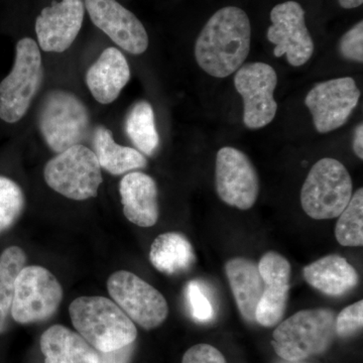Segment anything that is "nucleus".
I'll return each mask as SVG.
<instances>
[{"mask_svg": "<svg viewBox=\"0 0 363 363\" xmlns=\"http://www.w3.org/2000/svg\"><path fill=\"white\" fill-rule=\"evenodd\" d=\"M252 44V25L245 11L236 6L219 9L209 18L195 44V58L203 71L226 78L247 60Z\"/></svg>", "mask_w": 363, "mask_h": 363, "instance_id": "nucleus-1", "label": "nucleus"}, {"mask_svg": "<svg viewBox=\"0 0 363 363\" xmlns=\"http://www.w3.org/2000/svg\"><path fill=\"white\" fill-rule=\"evenodd\" d=\"M69 313L76 330L98 352L124 350L138 337L135 323L111 298L79 297Z\"/></svg>", "mask_w": 363, "mask_h": 363, "instance_id": "nucleus-2", "label": "nucleus"}, {"mask_svg": "<svg viewBox=\"0 0 363 363\" xmlns=\"http://www.w3.org/2000/svg\"><path fill=\"white\" fill-rule=\"evenodd\" d=\"M335 320V313L326 308L298 311L279 322L272 333V348L279 358L290 362L322 354L337 336Z\"/></svg>", "mask_w": 363, "mask_h": 363, "instance_id": "nucleus-3", "label": "nucleus"}, {"mask_svg": "<svg viewBox=\"0 0 363 363\" xmlns=\"http://www.w3.org/2000/svg\"><path fill=\"white\" fill-rule=\"evenodd\" d=\"M353 194L352 179L340 162L331 157L318 161L301 190V205L310 218L333 219L342 213Z\"/></svg>", "mask_w": 363, "mask_h": 363, "instance_id": "nucleus-4", "label": "nucleus"}, {"mask_svg": "<svg viewBox=\"0 0 363 363\" xmlns=\"http://www.w3.org/2000/svg\"><path fill=\"white\" fill-rule=\"evenodd\" d=\"M44 81V67L37 43L18 40L11 73L0 82V119L16 123L26 116Z\"/></svg>", "mask_w": 363, "mask_h": 363, "instance_id": "nucleus-5", "label": "nucleus"}, {"mask_svg": "<svg viewBox=\"0 0 363 363\" xmlns=\"http://www.w3.org/2000/svg\"><path fill=\"white\" fill-rule=\"evenodd\" d=\"M38 123L48 147L60 154L84 142L89 133L90 114L75 94L56 89L43 100Z\"/></svg>", "mask_w": 363, "mask_h": 363, "instance_id": "nucleus-6", "label": "nucleus"}, {"mask_svg": "<svg viewBox=\"0 0 363 363\" xmlns=\"http://www.w3.org/2000/svg\"><path fill=\"white\" fill-rule=\"evenodd\" d=\"M44 178L52 190L76 201L96 197L104 182L96 155L83 145H73L50 160Z\"/></svg>", "mask_w": 363, "mask_h": 363, "instance_id": "nucleus-7", "label": "nucleus"}, {"mask_svg": "<svg viewBox=\"0 0 363 363\" xmlns=\"http://www.w3.org/2000/svg\"><path fill=\"white\" fill-rule=\"evenodd\" d=\"M62 300L63 288L49 269L25 267L16 278L11 318L21 325L45 321L58 311Z\"/></svg>", "mask_w": 363, "mask_h": 363, "instance_id": "nucleus-8", "label": "nucleus"}, {"mask_svg": "<svg viewBox=\"0 0 363 363\" xmlns=\"http://www.w3.org/2000/svg\"><path fill=\"white\" fill-rule=\"evenodd\" d=\"M107 289L113 302L145 330L157 328L168 318L166 298L133 272H114L107 281Z\"/></svg>", "mask_w": 363, "mask_h": 363, "instance_id": "nucleus-9", "label": "nucleus"}, {"mask_svg": "<svg viewBox=\"0 0 363 363\" xmlns=\"http://www.w3.org/2000/svg\"><path fill=\"white\" fill-rule=\"evenodd\" d=\"M235 89L243 98V123L250 130H259L272 123L278 111L274 98L278 85L277 72L269 64L250 63L236 71Z\"/></svg>", "mask_w": 363, "mask_h": 363, "instance_id": "nucleus-10", "label": "nucleus"}, {"mask_svg": "<svg viewBox=\"0 0 363 363\" xmlns=\"http://www.w3.org/2000/svg\"><path fill=\"white\" fill-rule=\"evenodd\" d=\"M215 186L221 201L240 210L253 207L259 194V179L250 157L233 147L218 150Z\"/></svg>", "mask_w": 363, "mask_h": 363, "instance_id": "nucleus-11", "label": "nucleus"}, {"mask_svg": "<svg viewBox=\"0 0 363 363\" xmlns=\"http://www.w3.org/2000/svg\"><path fill=\"white\" fill-rule=\"evenodd\" d=\"M359 98L360 91L352 78L331 79L315 85L308 92L305 104L318 133H328L347 123Z\"/></svg>", "mask_w": 363, "mask_h": 363, "instance_id": "nucleus-12", "label": "nucleus"}, {"mask_svg": "<svg viewBox=\"0 0 363 363\" xmlns=\"http://www.w3.org/2000/svg\"><path fill=\"white\" fill-rule=\"evenodd\" d=\"M271 21L267 40L276 45L274 56L281 58L286 55L293 67L307 63L314 52V42L306 26L302 6L293 0L279 4L272 9Z\"/></svg>", "mask_w": 363, "mask_h": 363, "instance_id": "nucleus-13", "label": "nucleus"}, {"mask_svg": "<svg viewBox=\"0 0 363 363\" xmlns=\"http://www.w3.org/2000/svg\"><path fill=\"white\" fill-rule=\"evenodd\" d=\"M91 21L112 42L131 55L143 54L149 35L142 21L116 0H85Z\"/></svg>", "mask_w": 363, "mask_h": 363, "instance_id": "nucleus-14", "label": "nucleus"}, {"mask_svg": "<svg viewBox=\"0 0 363 363\" xmlns=\"http://www.w3.org/2000/svg\"><path fill=\"white\" fill-rule=\"evenodd\" d=\"M83 0L52 1L35 20V33L43 51L63 52L75 42L84 20Z\"/></svg>", "mask_w": 363, "mask_h": 363, "instance_id": "nucleus-15", "label": "nucleus"}, {"mask_svg": "<svg viewBox=\"0 0 363 363\" xmlns=\"http://www.w3.org/2000/svg\"><path fill=\"white\" fill-rule=\"evenodd\" d=\"M257 266L264 291L255 311V322L269 328L281 322L285 315L292 267L285 257L276 252L264 253Z\"/></svg>", "mask_w": 363, "mask_h": 363, "instance_id": "nucleus-16", "label": "nucleus"}, {"mask_svg": "<svg viewBox=\"0 0 363 363\" xmlns=\"http://www.w3.org/2000/svg\"><path fill=\"white\" fill-rule=\"evenodd\" d=\"M124 216L140 227L156 225L160 216L157 186L152 177L130 172L119 184Z\"/></svg>", "mask_w": 363, "mask_h": 363, "instance_id": "nucleus-17", "label": "nucleus"}, {"mask_svg": "<svg viewBox=\"0 0 363 363\" xmlns=\"http://www.w3.org/2000/svg\"><path fill=\"white\" fill-rule=\"evenodd\" d=\"M130 79L128 60L116 48H107L86 74V84L100 104L116 101Z\"/></svg>", "mask_w": 363, "mask_h": 363, "instance_id": "nucleus-18", "label": "nucleus"}, {"mask_svg": "<svg viewBox=\"0 0 363 363\" xmlns=\"http://www.w3.org/2000/svg\"><path fill=\"white\" fill-rule=\"evenodd\" d=\"M303 278L325 295H345L359 283L357 269L338 255H326L303 269Z\"/></svg>", "mask_w": 363, "mask_h": 363, "instance_id": "nucleus-19", "label": "nucleus"}, {"mask_svg": "<svg viewBox=\"0 0 363 363\" xmlns=\"http://www.w3.org/2000/svg\"><path fill=\"white\" fill-rule=\"evenodd\" d=\"M225 274L241 316L255 323V311L264 291L259 266L252 259L234 257L226 262Z\"/></svg>", "mask_w": 363, "mask_h": 363, "instance_id": "nucleus-20", "label": "nucleus"}, {"mask_svg": "<svg viewBox=\"0 0 363 363\" xmlns=\"http://www.w3.org/2000/svg\"><path fill=\"white\" fill-rule=\"evenodd\" d=\"M40 350L45 363H100L101 357L82 336L62 325H54L43 333Z\"/></svg>", "mask_w": 363, "mask_h": 363, "instance_id": "nucleus-21", "label": "nucleus"}, {"mask_svg": "<svg viewBox=\"0 0 363 363\" xmlns=\"http://www.w3.org/2000/svg\"><path fill=\"white\" fill-rule=\"evenodd\" d=\"M93 147L100 167L111 175H123L147 166L142 152L114 142L111 130L104 126H98L94 130Z\"/></svg>", "mask_w": 363, "mask_h": 363, "instance_id": "nucleus-22", "label": "nucleus"}, {"mask_svg": "<svg viewBox=\"0 0 363 363\" xmlns=\"http://www.w3.org/2000/svg\"><path fill=\"white\" fill-rule=\"evenodd\" d=\"M195 259L192 245L183 233L160 234L150 247V260L152 266L168 276L187 272Z\"/></svg>", "mask_w": 363, "mask_h": 363, "instance_id": "nucleus-23", "label": "nucleus"}, {"mask_svg": "<svg viewBox=\"0 0 363 363\" xmlns=\"http://www.w3.org/2000/svg\"><path fill=\"white\" fill-rule=\"evenodd\" d=\"M125 131L138 152L154 156L160 145V136L150 102L140 100L131 107L126 116Z\"/></svg>", "mask_w": 363, "mask_h": 363, "instance_id": "nucleus-24", "label": "nucleus"}, {"mask_svg": "<svg viewBox=\"0 0 363 363\" xmlns=\"http://www.w3.org/2000/svg\"><path fill=\"white\" fill-rule=\"evenodd\" d=\"M26 264V255L23 248L7 247L0 255V334L9 328L16 278Z\"/></svg>", "mask_w": 363, "mask_h": 363, "instance_id": "nucleus-25", "label": "nucleus"}, {"mask_svg": "<svg viewBox=\"0 0 363 363\" xmlns=\"http://www.w3.org/2000/svg\"><path fill=\"white\" fill-rule=\"evenodd\" d=\"M335 238L339 245L347 247L363 245V189L353 193L350 203L339 215Z\"/></svg>", "mask_w": 363, "mask_h": 363, "instance_id": "nucleus-26", "label": "nucleus"}, {"mask_svg": "<svg viewBox=\"0 0 363 363\" xmlns=\"http://www.w3.org/2000/svg\"><path fill=\"white\" fill-rule=\"evenodd\" d=\"M26 198L18 184L0 176V234L14 225L23 214Z\"/></svg>", "mask_w": 363, "mask_h": 363, "instance_id": "nucleus-27", "label": "nucleus"}, {"mask_svg": "<svg viewBox=\"0 0 363 363\" xmlns=\"http://www.w3.org/2000/svg\"><path fill=\"white\" fill-rule=\"evenodd\" d=\"M363 326V301L347 306L336 315L335 330L339 337L347 338L362 330Z\"/></svg>", "mask_w": 363, "mask_h": 363, "instance_id": "nucleus-28", "label": "nucleus"}, {"mask_svg": "<svg viewBox=\"0 0 363 363\" xmlns=\"http://www.w3.org/2000/svg\"><path fill=\"white\" fill-rule=\"evenodd\" d=\"M187 295L191 314L197 321L208 322L213 318L214 310L211 302L198 281H190L187 286Z\"/></svg>", "mask_w": 363, "mask_h": 363, "instance_id": "nucleus-29", "label": "nucleus"}, {"mask_svg": "<svg viewBox=\"0 0 363 363\" xmlns=\"http://www.w3.org/2000/svg\"><path fill=\"white\" fill-rule=\"evenodd\" d=\"M339 52L350 61L363 62V23L360 21L341 38Z\"/></svg>", "mask_w": 363, "mask_h": 363, "instance_id": "nucleus-30", "label": "nucleus"}, {"mask_svg": "<svg viewBox=\"0 0 363 363\" xmlns=\"http://www.w3.org/2000/svg\"><path fill=\"white\" fill-rule=\"evenodd\" d=\"M182 363H227L220 351L209 344H197L186 351Z\"/></svg>", "mask_w": 363, "mask_h": 363, "instance_id": "nucleus-31", "label": "nucleus"}, {"mask_svg": "<svg viewBox=\"0 0 363 363\" xmlns=\"http://www.w3.org/2000/svg\"><path fill=\"white\" fill-rule=\"evenodd\" d=\"M353 150L355 155L360 160H363V125L362 123L358 124L354 130V138H353Z\"/></svg>", "mask_w": 363, "mask_h": 363, "instance_id": "nucleus-32", "label": "nucleus"}, {"mask_svg": "<svg viewBox=\"0 0 363 363\" xmlns=\"http://www.w3.org/2000/svg\"><path fill=\"white\" fill-rule=\"evenodd\" d=\"M338 2L343 9H352L362 6L363 0H338Z\"/></svg>", "mask_w": 363, "mask_h": 363, "instance_id": "nucleus-33", "label": "nucleus"}, {"mask_svg": "<svg viewBox=\"0 0 363 363\" xmlns=\"http://www.w3.org/2000/svg\"><path fill=\"white\" fill-rule=\"evenodd\" d=\"M277 363H309V362H306L305 360H298V362H290V360L281 359V360H279V362Z\"/></svg>", "mask_w": 363, "mask_h": 363, "instance_id": "nucleus-34", "label": "nucleus"}]
</instances>
